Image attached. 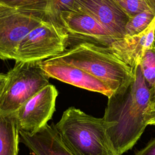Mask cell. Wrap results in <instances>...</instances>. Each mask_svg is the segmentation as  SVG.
<instances>
[{
  "instance_id": "1",
  "label": "cell",
  "mask_w": 155,
  "mask_h": 155,
  "mask_svg": "<svg viewBox=\"0 0 155 155\" xmlns=\"http://www.w3.org/2000/svg\"><path fill=\"white\" fill-rule=\"evenodd\" d=\"M151 92L140 65L133 78L109 97L102 117L110 143L116 155L131 149L148 125Z\"/></svg>"
},
{
  "instance_id": "2",
  "label": "cell",
  "mask_w": 155,
  "mask_h": 155,
  "mask_svg": "<svg viewBox=\"0 0 155 155\" xmlns=\"http://www.w3.org/2000/svg\"><path fill=\"white\" fill-rule=\"evenodd\" d=\"M51 58L82 69L113 92L127 84L134 75V68L117 58L108 47L93 43L78 42Z\"/></svg>"
},
{
  "instance_id": "3",
  "label": "cell",
  "mask_w": 155,
  "mask_h": 155,
  "mask_svg": "<svg viewBox=\"0 0 155 155\" xmlns=\"http://www.w3.org/2000/svg\"><path fill=\"white\" fill-rule=\"evenodd\" d=\"M54 127L64 143L76 155H116L110 143L103 118L70 107Z\"/></svg>"
},
{
  "instance_id": "4",
  "label": "cell",
  "mask_w": 155,
  "mask_h": 155,
  "mask_svg": "<svg viewBox=\"0 0 155 155\" xmlns=\"http://www.w3.org/2000/svg\"><path fill=\"white\" fill-rule=\"evenodd\" d=\"M0 97V114H12L49 84L39 62H18L7 73Z\"/></svg>"
},
{
  "instance_id": "5",
  "label": "cell",
  "mask_w": 155,
  "mask_h": 155,
  "mask_svg": "<svg viewBox=\"0 0 155 155\" xmlns=\"http://www.w3.org/2000/svg\"><path fill=\"white\" fill-rule=\"evenodd\" d=\"M69 38L56 21L47 19L33 28L21 41L15 62H39L57 56L67 50Z\"/></svg>"
},
{
  "instance_id": "6",
  "label": "cell",
  "mask_w": 155,
  "mask_h": 155,
  "mask_svg": "<svg viewBox=\"0 0 155 155\" xmlns=\"http://www.w3.org/2000/svg\"><path fill=\"white\" fill-rule=\"evenodd\" d=\"M47 19L0 5V59L15 60L22 39Z\"/></svg>"
},
{
  "instance_id": "7",
  "label": "cell",
  "mask_w": 155,
  "mask_h": 155,
  "mask_svg": "<svg viewBox=\"0 0 155 155\" xmlns=\"http://www.w3.org/2000/svg\"><path fill=\"white\" fill-rule=\"evenodd\" d=\"M58 90L48 84L14 113L19 130L33 133L48 124L55 111Z\"/></svg>"
},
{
  "instance_id": "8",
  "label": "cell",
  "mask_w": 155,
  "mask_h": 155,
  "mask_svg": "<svg viewBox=\"0 0 155 155\" xmlns=\"http://www.w3.org/2000/svg\"><path fill=\"white\" fill-rule=\"evenodd\" d=\"M57 22L67 33L69 39L109 47L115 39L102 25L88 14L79 11L60 13Z\"/></svg>"
},
{
  "instance_id": "9",
  "label": "cell",
  "mask_w": 155,
  "mask_h": 155,
  "mask_svg": "<svg viewBox=\"0 0 155 155\" xmlns=\"http://www.w3.org/2000/svg\"><path fill=\"white\" fill-rule=\"evenodd\" d=\"M74 10L85 12L95 19L115 39L126 36L129 20L116 0H75Z\"/></svg>"
},
{
  "instance_id": "10",
  "label": "cell",
  "mask_w": 155,
  "mask_h": 155,
  "mask_svg": "<svg viewBox=\"0 0 155 155\" xmlns=\"http://www.w3.org/2000/svg\"><path fill=\"white\" fill-rule=\"evenodd\" d=\"M45 75L61 82L89 91L101 93L109 97L113 91L103 82L77 67L50 58L39 62Z\"/></svg>"
},
{
  "instance_id": "11",
  "label": "cell",
  "mask_w": 155,
  "mask_h": 155,
  "mask_svg": "<svg viewBox=\"0 0 155 155\" xmlns=\"http://www.w3.org/2000/svg\"><path fill=\"white\" fill-rule=\"evenodd\" d=\"M110 50L120 61L133 68L139 65L146 50L155 48V17L150 25L141 33L116 40Z\"/></svg>"
},
{
  "instance_id": "12",
  "label": "cell",
  "mask_w": 155,
  "mask_h": 155,
  "mask_svg": "<svg viewBox=\"0 0 155 155\" xmlns=\"http://www.w3.org/2000/svg\"><path fill=\"white\" fill-rule=\"evenodd\" d=\"M19 142L34 155H76L64 143L53 123L33 133L19 130Z\"/></svg>"
},
{
  "instance_id": "13",
  "label": "cell",
  "mask_w": 155,
  "mask_h": 155,
  "mask_svg": "<svg viewBox=\"0 0 155 155\" xmlns=\"http://www.w3.org/2000/svg\"><path fill=\"white\" fill-rule=\"evenodd\" d=\"M19 129L14 113L0 114V155H18Z\"/></svg>"
},
{
  "instance_id": "14",
  "label": "cell",
  "mask_w": 155,
  "mask_h": 155,
  "mask_svg": "<svg viewBox=\"0 0 155 155\" xmlns=\"http://www.w3.org/2000/svg\"><path fill=\"white\" fill-rule=\"evenodd\" d=\"M49 2L50 0H0V5L48 17Z\"/></svg>"
},
{
  "instance_id": "15",
  "label": "cell",
  "mask_w": 155,
  "mask_h": 155,
  "mask_svg": "<svg viewBox=\"0 0 155 155\" xmlns=\"http://www.w3.org/2000/svg\"><path fill=\"white\" fill-rule=\"evenodd\" d=\"M155 17V13L146 10L130 18L125 27L126 35L134 36L145 30L151 23Z\"/></svg>"
},
{
  "instance_id": "16",
  "label": "cell",
  "mask_w": 155,
  "mask_h": 155,
  "mask_svg": "<svg viewBox=\"0 0 155 155\" xmlns=\"http://www.w3.org/2000/svg\"><path fill=\"white\" fill-rule=\"evenodd\" d=\"M143 76L151 91L155 90V48H148L144 52L140 60Z\"/></svg>"
},
{
  "instance_id": "17",
  "label": "cell",
  "mask_w": 155,
  "mask_h": 155,
  "mask_svg": "<svg viewBox=\"0 0 155 155\" xmlns=\"http://www.w3.org/2000/svg\"><path fill=\"white\" fill-rule=\"evenodd\" d=\"M120 7L129 18L144 11L152 10L145 0H116ZM153 11V10H152Z\"/></svg>"
},
{
  "instance_id": "18",
  "label": "cell",
  "mask_w": 155,
  "mask_h": 155,
  "mask_svg": "<svg viewBox=\"0 0 155 155\" xmlns=\"http://www.w3.org/2000/svg\"><path fill=\"white\" fill-rule=\"evenodd\" d=\"M75 0H50L48 17L57 22L61 13L66 11L74 10Z\"/></svg>"
},
{
  "instance_id": "19",
  "label": "cell",
  "mask_w": 155,
  "mask_h": 155,
  "mask_svg": "<svg viewBox=\"0 0 155 155\" xmlns=\"http://www.w3.org/2000/svg\"><path fill=\"white\" fill-rule=\"evenodd\" d=\"M135 155H155V137L151 139L144 148L137 151Z\"/></svg>"
},
{
  "instance_id": "20",
  "label": "cell",
  "mask_w": 155,
  "mask_h": 155,
  "mask_svg": "<svg viewBox=\"0 0 155 155\" xmlns=\"http://www.w3.org/2000/svg\"><path fill=\"white\" fill-rule=\"evenodd\" d=\"M146 121L148 125L155 126V110L148 111L146 115Z\"/></svg>"
},
{
  "instance_id": "21",
  "label": "cell",
  "mask_w": 155,
  "mask_h": 155,
  "mask_svg": "<svg viewBox=\"0 0 155 155\" xmlns=\"http://www.w3.org/2000/svg\"><path fill=\"white\" fill-rule=\"evenodd\" d=\"M6 78H7L6 74L0 72V97L1 96L2 90H3L5 83Z\"/></svg>"
},
{
  "instance_id": "22",
  "label": "cell",
  "mask_w": 155,
  "mask_h": 155,
  "mask_svg": "<svg viewBox=\"0 0 155 155\" xmlns=\"http://www.w3.org/2000/svg\"><path fill=\"white\" fill-rule=\"evenodd\" d=\"M151 96L150 105L148 111L155 110V90L154 91H151Z\"/></svg>"
},
{
  "instance_id": "23",
  "label": "cell",
  "mask_w": 155,
  "mask_h": 155,
  "mask_svg": "<svg viewBox=\"0 0 155 155\" xmlns=\"http://www.w3.org/2000/svg\"><path fill=\"white\" fill-rule=\"evenodd\" d=\"M150 8L155 13V0H145Z\"/></svg>"
}]
</instances>
